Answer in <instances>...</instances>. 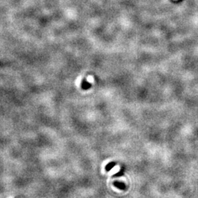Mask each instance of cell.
Segmentation results:
<instances>
[{
  "mask_svg": "<svg viewBox=\"0 0 198 198\" xmlns=\"http://www.w3.org/2000/svg\"><path fill=\"white\" fill-rule=\"evenodd\" d=\"M116 165V163L115 162H109V164H107V165H106V167H105V170L107 172H109V171H110L111 170V169L113 168V167H115V166Z\"/></svg>",
  "mask_w": 198,
  "mask_h": 198,
  "instance_id": "2",
  "label": "cell"
},
{
  "mask_svg": "<svg viewBox=\"0 0 198 198\" xmlns=\"http://www.w3.org/2000/svg\"><path fill=\"white\" fill-rule=\"evenodd\" d=\"M113 185H114L115 187L118 188V189H121V190H125V189H126V186H125V183L123 182H118V181H115V182H114Z\"/></svg>",
  "mask_w": 198,
  "mask_h": 198,
  "instance_id": "1",
  "label": "cell"
},
{
  "mask_svg": "<svg viewBox=\"0 0 198 198\" xmlns=\"http://www.w3.org/2000/svg\"><path fill=\"white\" fill-rule=\"evenodd\" d=\"M123 175H124V170H123V168H122L118 172V173L115 174V175H113V177H120Z\"/></svg>",
  "mask_w": 198,
  "mask_h": 198,
  "instance_id": "4",
  "label": "cell"
},
{
  "mask_svg": "<svg viewBox=\"0 0 198 198\" xmlns=\"http://www.w3.org/2000/svg\"><path fill=\"white\" fill-rule=\"evenodd\" d=\"M90 87H91V84H90V83L86 82V81H84L83 84H82V87H83L84 90H87V89L90 88Z\"/></svg>",
  "mask_w": 198,
  "mask_h": 198,
  "instance_id": "3",
  "label": "cell"
}]
</instances>
